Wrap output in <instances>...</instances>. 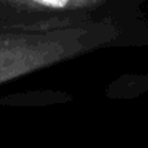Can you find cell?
Instances as JSON below:
<instances>
[{"instance_id": "7a4b0ae2", "label": "cell", "mask_w": 148, "mask_h": 148, "mask_svg": "<svg viewBox=\"0 0 148 148\" xmlns=\"http://www.w3.org/2000/svg\"><path fill=\"white\" fill-rule=\"evenodd\" d=\"M108 0H0V6L19 13H79L93 12Z\"/></svg>"}, {"instance_id": "6da1fadb", "label": "cell", "mask_w": 148, "mask_h": 148, "mask_svg": "<svg viewBox=\"0 0 148 148\" xmlns=\"http://www.w3.org/2000/svg\"><path fill=\"white\" fill-rule=\"evenodd\" d=\"M123 32L118 18H93L90 12L28 23L0 22V84L118 44Z\"/></svg>"}]
</instances>
